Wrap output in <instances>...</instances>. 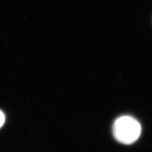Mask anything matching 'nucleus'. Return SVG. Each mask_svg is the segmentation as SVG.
Returning <instances> with one entry per match:
<instances>
[{"label": "nucleus", "instance_id": "obj_1", "mask_svg": "<svg viewBox=\"0 0 152 152\" xmlns=\"http://www.w3.org/2000/svg\"><path fill=\"white\" fill-rule=\"evenodd\" d=\"M112 130L117 141L124 145H131L139 139L141 126L134 117L124 115L117 118Z\"/></svg>", "mask_w": 152, "mask_h": 152}, {"label": "nucleus", "instance_id": "obj_2", "mask_svg": "<svg viewBox=\"0 0 152 152\" xmlns=\"http://www.w3.org/2000/svg\"><path fill=\"white\" fill-rule=\"evenodd\" d=\"M4 122V115L3 113L1 111H0V128L2 127Z\"/></svg>", "mask_w": 152, "mask_h": 152}]
</instances>
